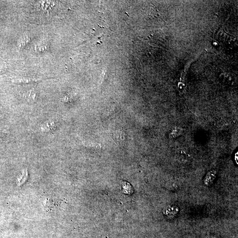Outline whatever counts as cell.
I'll use <instances>...</instances> for the list:
<instances>
[{
    "label": "cell",
    "mask_w": 238,
    "mask_h": 238,
    "mask_svg": "<svg viewBox=\"0 0 238 238\" xmlns=\"http://www.w3.org/2000/svg\"><path fill=\"white\" fill-rule=\"evenodd\" d=\"M47 46L45 44H40L37 46V50L39 51H45L47 48Z\"/></svg>",
    "instance_id": "obj_6"
},
{
    "label": "cell",
    "mask_w": 238,
    "mask_h": 238,
    "mask_svg": "<svg viewBox=\"0 0 238 238\" xmlns=\"http://www.w3.org/2000/svg\"><path fill=\"white\" fill-rule=\"evenodd\" d=\"M26 98L30 102H34L37 98V93L34 89L30 90L26 94Z\"/></svg>",
    "instance_id": "obj_4"
},
{
    "label": "cell",
    "mask_w": 238,
    "mask_h": 238,
    "mask_svg": "<svg viewBox=\"0 0 238 238\" xmlns=\"http://www.w3.org/2000/svg\"><path fill=\"white\" fill-rule=\"evenodd\" d=\"M30 42H31V38L28 36H25L20 39L19 44L20 47V48L23 47Z\"/></svg>",
    "instance_id": "obj_5"
},
{
    "label": "cell",
    "mask_w": 238,
    "mask_h": 238,
    "mask_svg": "<svg viewBox=\"0 0 238 238\" xmlns=\"http://www.w3.org/2000/svg\"><path fill=\"white\" fill-rule=\"evenodd\" d=\"M112 136L117 144H124L126 142V132L122 128L115 131Z\"/></svg>",
    "instance_id": "obj_1"
},
{
    "label": "cell",
    "mask_w": 238,
    "mask_h": 238,
    "mask_svg": "<svg viewBox=\"0 0 238 238\" xmlns=\"http://www.w3.org/2000/svg\"><path fill=\"white\" fill-rule=\"evenodd\" d=\"M56 128V124L55 122L54 121H50L42 126V131L45 132H49L54 130Z\"/></svg>",
    "instance_id": "obj_3"
},
{
    "label": "cell",
    "mask_w": 238,
    "mask_h": 238,
    "mask_svg": "<svg viewBox=\"0 0 238 238\" xmlns=\"http://www.w3.org/2000/svg\"><path fill=\"white\" fill-rule=\"evenodd\" d=\"M42 78H22L16 79L14 82L17 84H30V83H36L39 82L43 80Z\"/></svg>",
    "instance_id": "obj_2"
}]
</instances>
